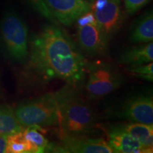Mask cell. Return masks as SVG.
Segmentation results:
<instances>
[{
	"instance_id": "cell-3",
	"label": "cell",
	"mask_w": 153,
	"mask_h": 153,
	"mask_svg": "<svg viewBox=\"0 0 153 153\" xmlns=\"http://www.w3.org/2000/svg\"><path fill=\"white\" fill-rule=\"evenodd\" d=\"M70 86L19 104L14 109L19 123L24 127L32 125L41 127L58 126L61 103Z\"/></svg>"
},
{
	"instance_id": "cell-12",
	"label": "cell",
	"mask_w": 153,
	"mask_h": 153,
	"mask_svg": "<svg viewBox=\"0 0 153 153\" xmlns=\"http://www.w3.org/2000/svg\"><path fill=\"white\" fill-rule=\"evenodd\" d=\"M153 61V43L137 44L126 50L120 55L119 62L128 67H134Z\"/></svg>"
},
{
	"instance_id": "cell-23",
	"label": "cell",
	"mask_w": 153,
	"mask_h": 153,
	"mask_svg": "<svg viewBox=\"0 0 153 153\" xmlns=\"http://www.w3.org/2000/svg\"><path fill=\"white\" fill-rule=\"evenodd\" d=\"M89 1H93L94 0H89Z\"/></svg>"
},
{
	"instance_id": "cell-1",
	"label": "cell",
	"mask_w": 153,
	"mask_h": 153,
	"mask_svg": "<svg viewBox=\"0 0 153 153\" xmlns=\"http://www.w3.org/2000/svg\"><path fill=\"white\" fill-rule=\"evenodd\" d=\"M26 62L28 73L41 85L60 79L75 88L85 80L88 66L81 50L53 24L30 39Z\"/></svg>"
},
{
	"instance_id": "cell-22",
	"label": "cell",
	"mask_w": 153,
	"mask_h": 153,
	"mask_svg": "<svg viewBox=\"0 0 153 153\" xmlns=\"http://www.w3.org/2000/svg\"><path fill=\"white\" fill-rule=\"evenodd\" d=\"M7 136L0 135V153H5Z\"/></svg>"
},
{
	"instance_id": "cell-7",
	"label": "cell",
	"mask_w": 153,
	"mask_h": 153,
	"mask_svg": "<svg viewBox=\"0 0 153 153\" xmlns=\"http://www.w3.org/2000/svg\"><path fill=\"white\" fill-rule=\"evenodd\" d=\"M50 13L57 22L70 26L82 14L91 11L87 0H43Z\"/></svg>"
},
{
	"instance_id": "cell-19",
	"label": "cell",
	"mask_w": 153,
	"mask_h": 153,
	"mask_svg": "<svg viewBox=\"0 0 153 153\" xmlns=\"http://www.w3.org/2000/svg\"><path fill=\"white\" fill-rule=\"evenodd\" d=\"M26 1L37 11L38 14H41L44 18L46 19L47 20H48L53 24L57 25L58 24V22L55 20L54 17L50 13L49 10L44 3L43 0H26Z\"/></svg>"
},
{
	"instance_id": "cell-14",
	"label": "cell",
	"mask_w": 153,
	"mask_h": 153,
	"mask_svg": "<svg viewBox=\"0 0 153 153\" xmlns=\"http://www.w3.org/2000/svg\"><path fill=\"white\" fill-rule=\"evenodd\" d=\"M119 126L143 146L153 148V124L131 122Z\"/></svg>"
},
{
	"instance_id": "cell-2",
	"label": "cell",
	"mask_w": 153,
	"mask_h": 153,
	"mask_svg": "<svg viewBox=\"0 0 153 153\" xmlns=\"http://www.w3.org/2000/svg\"><path fill=\"white\" fill-rule=\"evenodd\" d=\"M97 123L91 106L77 97L75 87L70 86L60 106L58 126L62 135L88 136L94 132Z\"/></svg>"
},
{
	"instance_id": "cell-6",
	"label": "cell",
	"mask_w": 153,
	"mask_h": 153,
	"mask_svg": "<svg viewBox=\"0 0 153 153\" xmlns=\"http://www.w3.org/2000/svg\"><path fill=\"white\" fill-rule=\"evenodd\" d=\"M53 152L114 153V151L108 142L101 138L62 135L60 144L53 145Z\"/></svg>"
},
{
	"instance_id": "cell-10",
	"label": "cell",
	"mask_w": 153,
	"mask_h": 153,
	"mask_svg": "<svg viewBox=\"0 0 153 153\" xmlns=\"http://www.w3.org/2000/svg\"><path fill=\"white\" fill-rule=\"evenodd\" d=\"M77 42L81 51L92 56L104 55L108 48V41L97 22L78 27Z\"/></svg>"
},
{
	"instance_id": "cell-18",
	"label": "cell",
	"mask_w": 153,
	"mask_h": 153,
	"mask_svg": "<svg viewBox=\"0 0 153 153\" xmlns=\"http://www.w3.org/2000/svg\"><path fill=\"white\" fill-rule=\"evenodd\" d=\"M127 71L133 76L146 80L152 82L153 80V63L152 62L146 63L134 67H128Z\"/></svg>"
},
{
	"instance_id": "cell-15",
	"label": "cell",
	"mask_w": 153,
	"mask_h": 153,
	"mask_svg": "<svg viewBox=\"0 0 153 153\" xmlns=\"http://www.w3.org/2000/svg\"><path fill=\"white\" fill-rule=\"evenodd\" d=\"M24 128L12 107L7 104L0 105V135L9 136L22 131Z\"/></svg>"
},
{
	"instance_id": "cell-11",
	"label": "cell",
	"mask_w": 153,
	"mask_h": 153,
	"mask_svg": "<svg viewBox=\"0 0 153 153\" xmlns=\"http://www.w3.org/2000/svg\"><path fill=\"white\" fill-rule=\"evenodd\" d=\"M108 143L114 152L150 153L152 148L143 146L119 125L111 126L108 132Z\"/></svg>"
},
{
	"instance_id": "cell-20",
	"label": "cell",
	"mask_w": 153,
	"mask_h": 153,
	"mask_svg": "<svg viewBox=\"0 0 153 153\" xmlns=\"http://www.w3.org/2000/svg\"><path fill=\"white\" fill-rule=\"evenodd\" d=\"M149 0H124V5L126 12L133 14L140 10L148 3Z\"/></svg>"
},
{
	"instance_id": "cell-16",
	"label": "cell",
	"mask_w": 153,
	"mask_h": 153,
	"mask_svg": "<svg viewBox=\"0 0 153 153\" xmlns=\"http://www.w3.org/2000/svg\"><path fill=\"white\" fill-rule=\"evenodd\" d=\"M24 136L32 145L34 153L48 152L51 143L42 133L41 126L37 125L28 126L23 129Z\"/></svg>"
},
{
	"instance_id": "cell-5",
	"label": "cell",
	"mask_w": 153,
	"mask_h": 153,
	"mask_svg": "<svg viewBox=\"0 0 153 153\" xmlns=\"http://www.w3.org/2000/svg\"><path fill=\"white\" fill-rule=\"evenodd\" d=\"M87 70L86 91L91 99H99L108 95L118 89L124 82L123 75L111 65L93 64L87 66Z\"/></svg>"
},
{
	"instance_id": "cell-9",
	"label": "cell",
	"mask_w": 153,
	"mask_h": 153,
	"mask_svg": "<svg viewBox=\"0 0 153 153\" xmlns=\"http://www.w3.org/2000/svg\"><path fill=\"white\" fill-rule=\"evenodd\" d=\"M91 11L94 14L97 24L109 42L117 33L123 23L121 0H107L102 8Z\"/></svg>"
},
{
	"instance_id": "cell-13",
	"label": "cell",
	"mask_w": 153,
	"mask_h": 153,
	"mask_svg": "<svg viewBox=\"0 0 153 153\" xmlns=\"http://www.w3.org/2000/svg\"><path fill=\"white\" fill-rule=\"evenodd\" d=\"M132 43H147L153 41V15L152 10L146 12L134 24L130 33Z\"/></svg>"
},
{
	"instance_id": "cell-21",
	"label": "cell",
	"mask_w": 153,
	"mask_h": 153,
	"mask_svg": "<svg viewBox=\"0 0 153 153\" xmlns=\"http://www.w3.org/2000/svg\"><path fill=\"white\" fill-rule=\"evenodd\" d=\"M76 22L78 27H79V26H83L87 24L94 22H96V19L92 11H89L85 13V14H82V16H80L79 18L76 19Z\"/></svg>"
},
{
	"instance_id": "cell-4",
	"label": "cell",
	"mask_w": 153,
	"mask_h": 153,
	"mask_svg": "<svg viewBox=\"0 0 153 153\" xmlns=\"http://www.w3.org/2000/svg\"><path fill=\"white\" fill-rule=\"evenodd\" d=\"M1 45L7 57L13 62L24 64L29 53L28 28L24 20L14 11H7L0 26Z\"/></svg>"
},
{
	"instance_id": "cell-8",
	"label": "cell",
	"mask_w": 153,
	"mask_h": 153,
	"mask_svg": "<svg viewBox=\"0 0 153 153\" xmlns=\"http://www.w3.org/2000/svg\"><path fill=\"white\" fill-rule=\"evenodd\" d=\"M118 116L131 122L153 124V99L151 94H138L126 100Z\"/></svg>"
},
{
	"instance_id": "cell-17",
	"label": "cell",
	"mask_w": 153,
	"mask_h": 153,
	"mask_svg": "<svg viewBox=\"0 0 153 153\" xmlns=\"http://www.w3.org/2000/svg\"><path fill=\"white\" fill-rule=\"evenodd\" d=\"M5 153H34V150L21 131L7 136Z\"/></svg>"
}]
</instances>
